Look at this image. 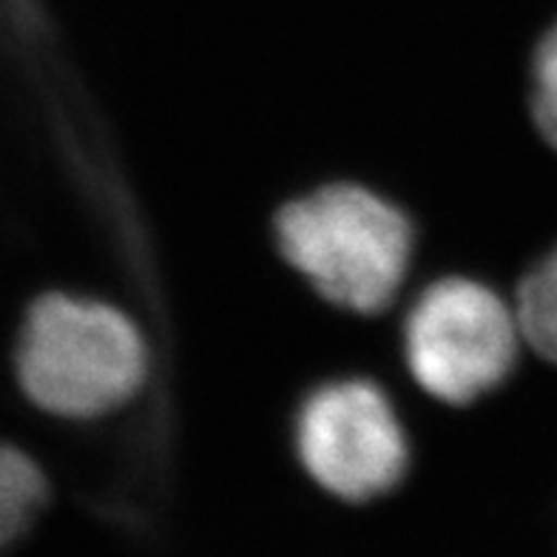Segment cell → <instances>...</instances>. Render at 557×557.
I'll return each instance as SVG.
<instances>
[{
    "label": "cell",
    "mask_w": 557,
    "mask_h": 557,
    "mask_svg": "<svg viewBox=\"0 0 557 557\" xmlns=\"http://www.w3.org/2000/svg\"><path fill=\"white\" fill-rule=\"evenodd\" d=\"M273 239L319 299L375 315L398 299L416 257V225L359 183L319 185L278 208Z\"/></svg>",
    "instance_id": "cell-1"
},
{
    "label": "cell",
    "mask_w": 557,
    "mask_h": 557,
    "mask_svg": "<svg viewBox=\"0 0 557 557\" xmlns=\"http://www.w3.org/2000/svg\"><path fill=\"white\" fill-rule=\"evenodd\" d=\"M15 370L40 410L72 421L123 410L151 373L146 333L123 308L77 294H46L23 319Z\"/></svg>",
    "instance_id": "cell-2"
},
{
    "label": "cell",
    "mask_w": 557,
    "mask_h": 557,
    "mask_svg": "<svg viewBox=\"0 0 557 557\" xmlns=\"http://www.w3.org/2000/svg\"><path fill=\"white\" fill-rule=\"evenodd\" d=\"M521 345L515 301L475 276L435 278L404 313V367L418 389L447 407H467L498 389Z\"/></svg>",
    "instance_id": "cell-3"
},
{
    "label": "cell",
    "mask_w": 557,
    "mask_h": 557,
    "mask_svg": "<svg viewBox=\"0 0 557 557\" xmlns=\"http://www.w3.org/2000/svg\"><path fill=\"white\" fill-rule=\"evenodd\" d=\"M294 449L305 475L342 504H373L410 470V435L382 384L345 375L301 398Z\"/></svg>",
    "instance_id": "cell-4"
},
{
    "label": "cell",
    "mask_w": 557,
    "mask_h": 557,
    "mask_svg": "<svg viewBox=\"0 0 557 557\" xmlns=\"http://www.w3.org/2000/svg\"><path fill=\"white\" fill-rule=\"evenodd\" d=\"M49 500L44 470L21 449L0 444V549L29 532Z\"/></svg>",
    "instance_id": "cell-5"
},
{
    "label": "cell",
    "mask_w": 557,
    "mask_h": 557,
    "mask_svg": "<svg viewBox=\"0 0 557 557\" xmlns=\"http://www.w3.org/2000/svg\"><path fill=\"white\" fill-rule=\"evenodd\" d=\"M515 313L521 322L523 345L557 364V245L521 278L515 294Z\"/></svg>",
    "instance_id": "cell-6"
},
{
    "label": "cell",
    "mask_w": 557,
    "mask_h": 557,
    "mask_svg": "<svg viewBox=\"0 0 557 557\" xmlns=\"http://www.w3.org/2000/svg\"><path fill=\"white\" fill-rule=\"evenodd\" d=\"M532 117L537 132L557 151V17L541 32L532 49Z\"/></svg>",
    "instance_id": "cell-7"
}]
</instances>
